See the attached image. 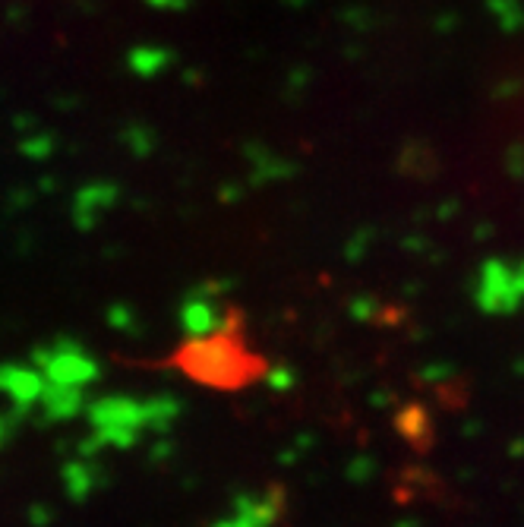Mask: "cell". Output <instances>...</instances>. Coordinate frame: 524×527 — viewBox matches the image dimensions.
<instances>
[{
    "instance_id": "6da1fadb",
    "label": "cell",
    "mask_w": 524,
    "mask_h": 527,
    "mask_svg": "<svg viewBox=\"0 0 524 527\" xmlns=\"http://www.w3.org/2000/svg\"><path fill=\"white\" fill-rule=\"evenodd\" d=\"M32 363L44 372V379L54 385H76L89 389L98 379V363L89 357L76 342H57L51 348H38L32 353Z\"/></svg>"
},
{
    "instance_id": "ba28073f",
    "label": "cell",
    "mask_w": 524,
    "mask_h": 527,
    "mask_svg": "<svg viewBox=\"0 0 524 527\" xmlns=\"http://www.w3.org/2000/svg\"><path fill=\"white\" fill-rule=\"evenodd\" d=\"M108 323H111L114 329L126 332V335H136V319H133L130 306H111V313H108Z\"/></svg>"
},
{
    "instance_id": "3957f363",
    "label": "cell",
    "mask_w": 524,
    "mask_h": 527,
    "mask_svg": "<svg viewBox=\"0 0 524 527\" xmlns=\"http://www.w3.org/2000/svg\"><path fill=\"white\" fill-rule=\"evenodd\" d=\"M44 372L32 366H19V363H0V391L10 398V404L16 410H29L35 404H42L44 395Z\"/></svg>"
},
{
    "instance_id": "8992f818",
    "label": "cell",
    "mask_w": 524,
    "mask_h": 527,
    "mask_svg": "<svg viewBox=\"0 0 524 527\" xmlns=\"http://www.w3.org/2000/svg\"><path fill=\"white\" fill-rule=\"evenodd\" d=\"M181 323H183V332H187L190 338H209L215 329H219L215 306L212 304H202V300H193V304L183 306Z\"/></svg>"
},
{
    "instance_id": "5b68a950",
    "label": "cell",
    "mask_w": 524,
    "mask_h": 527,
    "mask_svg": "<svg viewBox=\"0 0 524 527\" xmlns=\"http://www.w3.org/2000/svg\"><path fill=\"white\" fill-rule=\"evenodd\" d=\"M95 486H98V471H95L92 461H86L80 455V458L63 465V490H67V496L73 503H86L95 493Z\"/></svg>"
},
{
    "instance_id": "9c48e42d",
    "label": "cell",
    "mask_w": 524,
    "mask_h": 527,
    "mask_svg": "<svg viewBox=\"0 0 524 527\" xmlns=\"http://www.w3.org/2000/svg\"><path fill=\"white\" fill-rule=\"evenodd\" d=\"M10 436H13V417H4L0 414V448L10 442Z\"/></svg>"
},
{
    "instance_id": "52a82bcc",
    "label": "cell",
    "mask_w": 524,
    "mask_h": 527,
    "mask_svg": "<svg viewBox=\"0 0 524 527\" xmlns=\"http://www.w3.org/2000/svg\"><path fill=\"white\" fill-rule=\"evenodd\" d=\"M177 410H181V404L168 395L145 398V429H149V433H168V427L174 423Z\"/></svg>"
},
{
    "instance_id": "7a4b0ae2",
    "label": "cell",
    "mask_w": 524,
    "mask_h": 527,
    "mask_svg": "<svg viewBox=\"0 0 524 527\" xmlns=\"http://www.w3.org/2000/svg\"><path fill=\"white\" fill-rule=\"evenodd\" d=\"M89 423L95 429H126V433H145V401L126 395L98 398L86 408Z\"/></svg>"
},
{
    "instance_id": "30bf717a",
    "label": "cell",
    "mask_w": 524,
    "mask_h": 527,
    "mask_svg": "<svg viewBox=\"0 0 524 527\" xmlns=\"http://www.w3.org/2000/svg\"><path fill=\"white\" fill-rule=\"evenodd\" d=\"M51 522V512L44 509V505H35V509H32V524H48Z\"/></svg>"
},
{
    "instance_id": "277c9868",
    "label": "cell",
    "mask_w": 524,
    "mask_h": 527,
    "mask_svg": "<svg viewBox=\"0 0 524 527\" xmlns=\"http://www.w3.org/2000/svg\"><path fill=\"white\" fill-rule=\"evenodd\" d=\"M86 389H76V385H44L42 395V410L48 420H70L80 410H86Z\"/></svg>"
}]
</instances>
